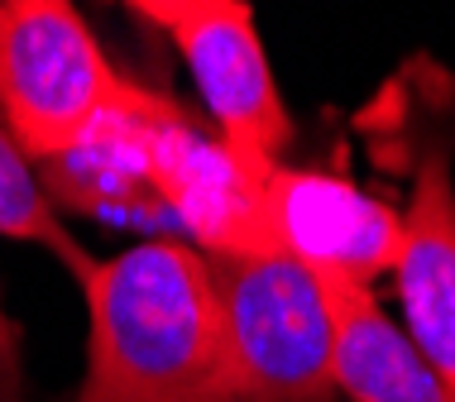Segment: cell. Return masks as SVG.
I'll return each instance as SVG.
<instances>
[{
	"instance_id": "6da1fadb",
	"label": "cell",
	"mask_w": 455,
	"mask_h": 402,
	"mask_svg": "<svg viewBox=\"0 0 455 402\" xmlns=\"http://www.w3.org/2000/svg\"><path fill=\"white\" fill-rule=\"evenodd\" d=\"M87 369L77 402H235L212 259L144 240L82 268Z\"/></svg>"
},
{
	"instance_id": "7a4b0ae2",
	"label": "cell",
	"mask_w": 455,
	"mask_h": 402,
	"mask_svg": "<svg viewBox=\"0 0 455 402\" xmlns=\"http://www.w3.org/2000/svg\"><path fill=\"white\" fill-rule=\"evenodd\" d=\"M158 96L110 67L92 24L68 0L0 5V120L34 168L106 144Z\"/></svg>"
},
{
	"instance_id": "3957f363",
	"label": "cell",
	"mask_w": 455,
	"mask_h": 402,
	"mask_svg": "<svg viewBox=\"0 0 455 402\" xmlns=\"http://www.w3.org/2000/svg\"><path fill=\"white\" fill-rule=\"evenodd\" d=\"M235 402H336V316L288 249L212 259Z\"/></svg>"
},
{
	"instance_id": "277c9868",
	"label": "cell",
	"mask_w": 455,
	"mask_h": 402,
	"mask_svg": "<svg viewBox=\"0 0 455 402\" xmlns=\"http://www.w3.org/2000/svg\"><path fill=\"white\" fill-rule=\"evenodd\" d=\"M130 15L154 24L188 63L202 106L216 120V139L250 173L278 168L292 139L274 63L244 0H134Z\"/></svg>"
},
{
	"instance_id": "5b68a950",
	"label": "cell",
	"mask_w": 455,
	"mask_h": 402,
	"mask_svg": "<svg viewBox=\"0 0 455 402\" xmlns=\"http://www.w3.org/2000/svg\"><path fill=\"white\" fill-rule=\"evenodd\" d=\"M268 216L278 245L316 273L350 278L374 288L393 273L398 259L403 216L388 211L379 197L360 192L350 177L312 173V168H268L264 177Z\"/></svg>"
},
{
	"instance_id": "8992f818",
	"label": "cell",
	"mask_w": 455,
	"mask_h": 402,
	"mask_svg": "<svg viewBox=\"0 0 455 402\" xmlns=\"http://www.w3.org/2000/svg\"><path fill=\"white\" fill-rule=\"evenodd\" d=\"M393 288L403 331L455 388V173L446 144H422L408 168Z\"/></svg>"
},
{
	"instance_id": "52a82bcc",
	"label": "cell",
	"mask_w": 455,
	"mask_h": 402,
	"mask_svg": "<svg viewBox=\"0 0 455 402\" xmlns=\"http://www.w3.org/2000/svg\"><path fill=\"white\" fill-rule=\"evenodd\" d=\"M316 273V268H312ZM336 316V393L346 402H455V388L379 307L374 288L316 273Z\"/></svg>"
},
{
	"instance_id": "ba28073f",
	"label": "cell",
	"mask_w": 455,
	"mask_h": 402,
	"mask_svg": "<svg viewBox=\"0 0 455 402\" xmlns=\"http://www.w3.org/2000/svg\"><path fill=\"white\" fill-rule=\"evenodd\" d=\"M0 235L58 254L77 278H82V268L92 264V254L77 249L72 230L63 225V216H58V206H53V192L44 187L39 168L24 158L15 134L5 130V120H0Z\"/></svg>"
},
{
	"instance_id": "9c48e42d",
	"label": "cell",
	"mask_w": 455,
	"mask_h": 402,
	"mask_svg": "<svg viewBox=\"0 0 455 402\" xmlns=\"http://www.w3.org/2000/svg\"><path fill=\"white\" fill-rule=\"evenodd\" d=\"M20 398V331L0 307V402Z\"/></svg>"
}]
</instances>
